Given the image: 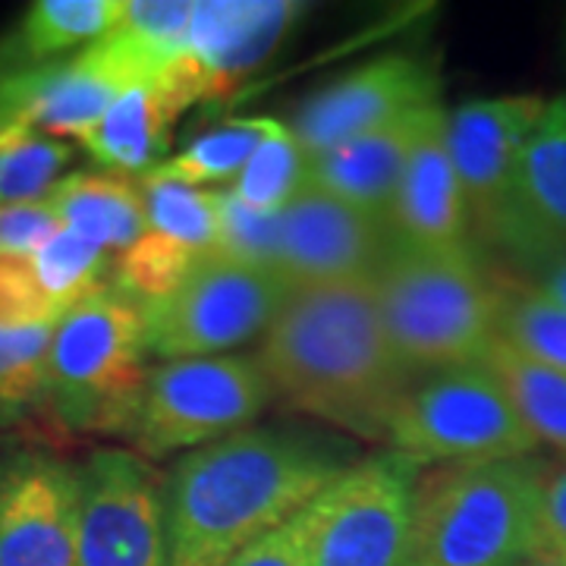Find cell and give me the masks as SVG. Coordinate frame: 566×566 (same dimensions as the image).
Segmentation results:
<instances>
[{"label":"cell","instance_id":"obj_11","mask_svg":"<svg viewBox=\"0 0 566 566\" xmlns=\"http://www.w3.org/2000/svg\"><path fill=\"white\" fill-rule=\"evenodd\" d=\"M148 82L117 41L104 35L70 61L0 73V129L22 126L54 139H82L123 88Z\"/></svg>","mask_w":566,"mask_h":566},{"label":"cell","instance_id":"obj_18","mask_svg":"<svg viewBox=\"0 0 566 566\" xmlns=\"http://www.w3.org/2000/svg\"><path fill=\"white\" fill-rule=\"evenodd\" d=\"M438 104L441 102L424 104L381 129H371L365 136L327 148L315 158H305V189H318L337 202L353 205L365 214L390 223L406 161L431 107Z\"/></svg>","mask_w":566,"mask_h":566},{"label":"cell","instance_id":"obj_7","mask_svg":"<svg viewBox=\"0 0 566 566\" xmlns=\"http://www.w3.org/2000/svg\"><path fill=\"white\" fill-rule=\"evenodd\" d=\"M290 286L277 271L211 252L161 300L142 305L148 356L164 363L211 359L264 334Z\"/></svg>","mask_w":566,"mask_h":566},{"label":"cell","instance_id":"obj_38","mask_svg":"<svg viewBox=\"0 0 566 566\" xmlns=\"http://www.w3.org/2000/svg\"><path fill=\"white\" fill-rule=\"evenodd\" d=\"M528 566H564V564H554V560H535V564Z\"/></svg>","mask_w":566,"mask_h":566},{"label":"cell","instance_id":"obj_21","mask_svg":"<svg viewBox=\"0 0 566 566\" xmlns=\"http://www.w3.org/2000/svg\"><path fill=\"white\" fill-rule=\"evenodd\" d=\"M126 0H39L0 39V73L63 61L104 39L123 20Z\"/></svg>","mask_w":566,"mask_h":566},{"label":"cell","instance_id":"obj_27","mask_svg":"<svg viewBox=\"0 0 566 566\" xmlns=\"http://www.w3.org/2000/svg\"><path fill=\"white\" fill-rule=\"evenodd\" d=\"M54 324L0 327V431L44 412Z\"/></svg>","mask_w":566,"mask_h":566},{"label":"cell","instance_id":"obj_4","mask_svg":"<svg viewBox=\"0 0 566 566\" xmlns=\"http://www.w3.org/2000/svg\"><path fill=\"white\" fill-rule=\"evenodd\" d=\"M371 290L387 340L412 378L482 363L497 340L501 277L479 249L428 252L390 240Z\"/></svg>","mask_w":566,"mask_h":566},{"label":"cell","instance_id":"obj_6","mask_svg":"<svg viewBox=\"0 0 566 566\" xmlns=\"http://www.w3.org/2000/svg\"><path fill=\"white\" fill-rule=\"evenodd\" d=\"M387 444L419 465L516 460L538 447L485 363L412 378L390 419Z\"/></svg>","mask_w":566,"mask_h":566},{"label":"cell","instance_id":"obj_12","mask_svg":"<svg viewBox=\"0 0 566 566\" xmlns=\"http://www.w3.org/2000/svg\"><path fill=\"white\" fill-rule=\"evenodd\" d=\"M545 107L542 95H497L447 114V148L475 249L497 245L513 167Z\"/></svg>","mask_w":566,"mask_h":566},{"label":"cell","instance_id":"obj_37","mask_svg":"<svg viewBox=\"0 0 566 566\" xmlns=\"http://www.w3.org/2000/svg\"><path fill=\"white\" fill-rule=\"evenodd\" d=\"M532 286L547 296L551 303H557L560 308H566V255L564 259H557V262H551L547 268H542L538 274H535V281Z\"/></svg>","mask_w":566,"mask_h":566},{"label":"cell","instance_id":"obj_17","mask_svg":"<svg viewBox=\"0 0 566 566\" xmlns=\"http://www.w3.org/2000/svg\"><path fill=\"white\" fill-rule=\"evenodd\" d=\"M390 237L397 243L428 252L475 249L465 223L463 196L447 148L444 104L431 107L390 211Z\"/></svg>","mask_w":566,"mask_h":566},{"label":"cell","instance_id":"obj_25","mask_svg":"<svg viewBox=\"0 0 566 566\" xmlns=\"http://www.w3.org/2000/svg\"><path fill=\"white\" fill-rule=\"evenodd\" d=\"M497 340L566 378V308L551 303L532 283L501 281Z\"/></svg>","mask_w":566,"mask_h":566},{"label":"cell","instance_id":"obj_2","mask_svg":"<svg viewBox=\"0 0 566 566\" xmlns=\"http://www.w3.org/2000/svg\"><path fill=\"white\" fill-rule=\"evenodd\" d=\"M255 359L290 409L368 441H387L412 385L387 340L371 277L290 290Z\"/></svg>","mask_w":566,"mask_h":566},{"label":"cell","instance_id":"obj_29","mask_svg":"<svg viewBox=\"0 0 566 566\" xmlns=\"http://www.w3.org/2000/svg\"><path fill=\"white\" fill-rule=\"evenodd\" d=\"M305 189V155L293 129L281 120H271L264 139L233 180L230 196L255 211L281 214Z\"/></svg>","mask_w":566,"mask_h":566},{"label":"cell","instance_id":"obj_30","mask_svg":"<svg viewBox=\"0 0 566 566\" xmlns=\"http://www.w3.org/2000/svg\"><path fill=\"white\" fill-rule=\"evenodd\" d=\"M73 161V145L22 126L0 129V208L44 202Z\"/></svg>","mask_w":566,"mask_h":566},{"label":"cell","instance_id":"obj_23","mask_svg":"<svg viewBox=\"0 0 566 566\" xmlns=\"http://www.w3.org/2000/svg\"><path fill=\"white\" fill-rule=\"evenodd\" d=\"M482 363L504 385L516 416L523 419L535 444L557 447L566 457V378L545 365L532 363L501 340L488 346Z\"/></svg>","mask_w":566,"mask_h":566},{"label":"cell","instance_id":"obj_33","mask_svg":"<svg viewBox=\"0 0 566 566\" xmlns=\"http://www.w3.org/2000/svg\"><path fill=\"white\" fill-rule=\"evenodd\" d=\"M61 318V308L41 290L32 255L0 252V327H35Z\"/></svg>","mask_w":566,"mask_h":566},{"label":"cell","instance_id":"obj_26","mask_svg":"<svg viewBox=\"0 0 566 566\" xmlns=\"http://www.w3.org/2000/svg\"><path fill=\"white\" fill-rule=\"evenodd\" d=\"M192 3L186 0H126L123 20L111 39L139 63L151 82H158L186 54Z\"/></svg>","mask_w":566,"mask_h":566},{"label":"cell","instance_id":"obj_31","mask_svg":"<svg viewBox=\"0 0 566 566\" xmlns=\"http://www.w3.org/2000/svg\"><path fill=\"white\" fill-rule=\"evenodd\" d=\"M32 264H35L41 290L63 315L82 303L88 293L111 283L107 277L114 274V255L76 237L66 227H61L39 252H32Z\"/></svg>","mask_w":566,"mask_h":566},{"label":"cell","instance_id":"obj_22","mask_svg":"<svg viewBox=\"0 0 566 566\" xmlns=\"http://www.w3.org/2000/svg\"><path fill=\"white\" fill-rule=\"evenodd\" d=\"M48 205L57 221L104 252H126L145 233V192L136 180L117 174L80 170L61 177Z\"/></svg>","mask_w":566,"mask_h":566},{"label":"cell","instance_id":"obj_19","mask_svg":"<svg viewBox=\"0 0 566 566\" xmlns=\"http://www.w3.org/2000/svg\"><path fill=\"white\" fill-rule=\"evenodd\" d=\"M300 17L296 3H237L208 0L192 3L186 57L202 85L205 98L230 88L249 70L271 57L283 32Z\"/></svg>","mask_w":566,"mask_h":566},{"label":"cell","instance_id":"obj_9","mask_svg":"<svg viewBox=\"0 0 566 566\" xmlns=\"http://www.w3.org/2000/svg\"><path fill=\"white\" fill-rule=\"evenodd\" d=\"M422 465L400 450L353 463L290 528L308 566H403L412 488Z\"/></svg>","mask_w":566,"mask_h":566},{"label":"cell","instance_id":"obj_1","mask_svg":"<svg viewBox=\"0 0 566 566\" xmlns=\"http://www.w3.org/2000/svg\"><path fill=\"white\" fill-rule=\"evenodd\" d=\"M353 447L296 424L243 428L189 450L164 479L170 566H227L353 465Z\"/></svg>","mask_w":566,"mask_h":566},{"label":"cell","instance_id":"obj_20","mask_svg":"<svg viewBox=\"0 0 566 566\" xmlns=\"http://www.w3.org/2000/svg\"><path fill=\"white\" fill-rule=\"evenodd\" d=\"M182 111L186 104L164 80L129 85L104 111L98 126L82 136L80 145L104 174L142 180L167 161L174 123L180 120Z\"/></svg>","mask_w":566,"mask_h":566},{"label":"cell","instance_id":"obj_14","mask_svg":"<svg viewBox=\"0 0 566 566\" xmlns=\"http://www.w3.org/2000/svg\"><path fill=\"white\" fill-rule=\"evenodd\" d=\"M434 102H441L438 66L412 54H390L365 63L312 95L290 129L305 158H315L340 142L381 129L409 111Z\"/></svg>","mask_w":566,"mask_h":566},{"label":"cell","instance_id":"obj_8","mask_svg":"<svg viewBox=\"0 0 566 566\" xmlns=\"http://www.w3.org/2000/svg\"><path fill=\"white\" fill-rule=\"evenodd\" d=\"M271 400L274 394L255 353L155 365L126 441L142 460L199 450L249 428Z\"/></svg>","mask_w":566,"mask_h":566},{"label":"cell","instance_id":"obj_16","mask_svg":"<svg viewBox=\"0 0 566 566\" xmlns=\"http://www.w3.org/2000/svg\"><path fill=\"white\" fill-rule=\"evenodd\" d=\"M494 252L528 274L566 255V95L547 102L516 158Z\"/></svg>","mask_w":566,"mask_h":566},{"label":"cell","instance_id":"obj_24","mask_svg":"<svg viewBox=\"0 0 566 566\" xmlns=\"http://www.w3.org/2000/svg\"><path fill=\"white\" fill-rule=\"evenodd\" d=\"M268 126H271L268 117H243V120L221 123V126L202 133L199 139L189 142L180 155L158 164L142 180L180 182V186L199 189V186L240 177L245 161L252 158V151L264 139Z\"/></svg>","mask_w":566,"mask_h":566},{"label":"cell","instance_id":"obj_10","mask_svg":"<svg viewBox=\"0 0 566 566\" xmlns=\"http://www.w3.org/2000/svg\"><path fill=\"white\" fill-rule=\"evenodd\" d=\"M76 472V566H170L161 472L120 447L95 450Z\"/></svg>","mask_w":566,"mask_h":566},{"label":"cell","instance_id":"obj_34","mask_svg":"<svg viewBox=\"0 0 566 566\" xmlns=\"http://www.w3.org/2000/svg\"><path fill=\"white\" fill-rule=\"evenodd\" d=\"M538 560H554V564L566 566V457L542 465Z\"/></svg>","mask_w":566,"mask_h":566},{"label":"cell","instance_id":"obj_3","mask_svg":"<svg viewBox=\"0 0 566 566\" xmlns=\"http://www.w3.org/2000/svg\"><path fill=\"white\" fill-rule=\"evenodd\" d=\"M542 465L545 460L516 457L422 469L403 566L535 564Z\"/></svg>","mask_w":566,"mask_h":566},{"label":"cell","instance_id":"obj_36","mask_svg":"<svg viewBox=\"0 0 566 566\" xmlns=\"http://www.w3.org/2000/svg\"><path fill=\"white\" fill-rule=\"evenodd\" d=\"M227 566H308L303 557V547L296 542L290 523L277 532L264 535L262 542L245 547L243 554H237Z\"/></svg>","mask_w":566,"mask_h":566},{"label":"cell","instance_id":"obj_28","mask_svg":"<svg viewBox=\"0 0 566 566\" xmlns=\"http://www.w3.org/2000/svg\"><path fill=\"white\" fill-rule=\"evenodd\" d=\"M139 186L145 192V230L196 255L218 252L223 192L155 180H139Z\"/></svg>","mask_w":566,"mask_h":566},{"label":"cell","instance_id":"obj_15","mask_svg":"<svg viewBox=\"0 0 566 566\" xmlns=\"http://www.w3.org/2000/svg\"><path fill=\"white\" fill-rule=\"evenodd\" d=\"M390 223L303 189L277 214V274L290 290L371 277L390 245Z\"/></svg>","mask_w":566,"mask_h":566},{"label":"cell","instance_id":"obj_32","mask_svg":"<svg viewBox=\"0 0 566 566\" xmlns=\"http://www.w3.org/2000/svg\"><path fill=\"white\" fill-rule=\"evenodd\" d=\"M218 252L243 264L277 271V214L255 211L223 192Z\"/></svg>","mask_w":566,"mask_h":566},{"label":"cell","instance_id":"obj_5","mask_svg":"<svg viewBox=\"0 0 566 566\" xmlns=\"http://www.w3.org/2000/svg\"><path fill=\"white\" fill-rule=\"evenodd\" d=\"M145 356L142 305L104 283L54 324L44 412L73 434L126 438L148 378Z\"/></svg>","mask_w":566,"mask_h":566},{"label":"cell","instance_id":"obj_13","mask_svg":"<svg viewBox=\"0 0 566 566\" xmlns=\"http://www.w3.org/2000/svg\"><path fill=\"white\" fill-rule=\"evenodd\" d=\"M80 472L48 450L0 457V566H76Z\"/></svg>","mask_w":566,"mask_h":566},{"label":"cell","instance_id":"obj_35","mask_svg":"<svg viewBox=\"0 0 566 566\" xmlns=\"http://www.w3.org/2000/svg\"><path fill=\"white\" fill-rule=\"evenodd\" d=\"M57 230H61V221L48 199L0 208V252L3 255H32Z\"/></svg>","mask_w":566,"mask_h":566}]
</instances>
